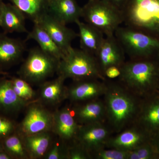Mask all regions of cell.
Listing matches in <instances>:
<instances>
[{"label":"cell","instance_id":"obj_34","mask_svg":"<svg viewBox=\"0 0 159 159\" xmlns=\"http://www.w3.org/2000/svg\"><path fill=\"white\" fill-rule=\"evenodd\" d=\"M107 2L119 9L122 10L126 0H105Z\"/></svg>","mask_w":159,"mask_h":159},{"label":"cell","instance_id":"obj_13","mask_svg":"<svg viewBox=\"0 0 159 159\" xmlns=\"http://www.w3.org/2000/svg\"><path fill=\"white\" fill-rule=\"evenodd\" d=\"M125 55L114 34L105 36L95 56L103 76L104 71L109 67L122 66L126 61Z\"/></svg>","mask_w":159,"mask_h":159},{"label":"cell","instance_id":"obj_2","mask_svg":"<svg viewBox=\"0 0 159 159\" xmlns=\"http://www.w3.org/2000/svg\"><path fill=\"white\" fill-rule=\"evenodd\" d=\"M119 82L138 96L153 86L159 80V56L130 59L121 67Z\"/></svg>","mask_w":159,"mask_h":159},{"label":"cell","instance_id":"obj_32","mask_svg":"<svg viewBox=\"0 0 159 159\" xmlns=\"http://www.w3.org/2000/svg\"><path fill=\"white\" fill-rule=\"evenodd\" d=\"M150 146L144 144L131 151L129 152L128 159H148L152 157Z\"/></svg>","mask_w":159,"mask_h":159},{"label":"cell","instance_id":"obj_22","mask_svg":"<svg viewBox=\"0 0 159 159\" xmlns=\"http://www.w3.org/2000/svg\"><path fill=\"white\" fill-rule=\"evenodd\" d=\"M79 30L80 49L96 56L104 35L96 28L78 20L76 22Z\"/></svg>","mask_w":159,"mask_h":159},{"label":"cell","instance_id":"obj_25","mask_svg":"<svg viewBox=\"0 0 159 159\" xmlns=\"http://www.w3.org/2000/svg\"><path fill=\"white\" fill-rule=\"evenodd\" d=\"M134 124L140 127L142 126L152 129L159 128V101H154L147 107L141 108Z\"/></svg>","mask_w":159,"mask_h":159},{"label":"cell","instance_id":"obj_28","mask_svg":"<svg viewBox=\"0 0 159 159\" xmlns=\"http://www.w3.org/2000/svg\"><path fill=\"white\" fill-rule=\"evenodd\" d=\"M68 145L57 137L53 139L43 159H68Z\"/></svg>","mask_w":159,"mask_h":159},{"label":"cell","instance_id":"obj_36","mask_svg":"<svg viewBox=\"0 0 159 159\" xmlns=\"http://www.w3.org/2000/svg\"><path fill=\"white\" fill-rule=\"evenodd\" d=\"M3 150H4V148H3L2 143V141L0 140V152Z\"/></svg>","mask_w":159,"mask_h":159},{"label":"cell","instance_id":"obj_19","mask_svg":"<svg viewBox=\"0 0 159 159\" xmlns=\"http://www.w3.org/2000/svg\"><path fill=\"white\" fill-rule=\"evenodd\" d=\"M24 13L11 3L2 2L0 6V27L5 34L27 33Z\"/></svg>","mask_w":159,"mask_h":159},{"label":"cell","instance_id":"obj_37","mask_svg":"<svg viewBox=\"0 0 159 159\" xmlns=\"http://www.w3.org/2000/svg\"><path fill=\"white\" fill-rule=\"evenodd\" d=\"M6 74H7V73H6V72L0 70V76H2V75H6Z\"/></svg>","mask_w":159,"mask_h":159},{"label":"cell","instance_id":"obj_20","mask_svg":"<svg viewBox=\"0 0 159 159\" xmlns=\"http://www.w3.org/2000/svg\"><path fill=\"white\" fill-rule=\"evenodd\" d=\"M48 13L66 25L75 23L82 17V7L76 0H51Z\"/></svg>","mask_w":159,"mask_h":159},{"label":"cell","instance_id":"obj_18","mask_svg":"<svg viewBox=\"0 0 159 159\" xmlns=\"http://www.w3.org/2000/svg\"><path fill=\"white\" fill-rule=\"evenodd\" d=\"M72 110L76 121L80 125L106 121L105 104L99 98L77 103Z\"/></svg>","mask_w":159,"mask_h":159},{"label":"cell","instance_id":"obj_17","mask_svg":"<svg viewBox=\"0 0 159 159\" xmlns=\"http://www.w3.org/2000/svg\"><path fill=\"white\" fill-rule=\"evenodd\" d=\"M25 48L23 41L0 33V70L5 71L18 63L22 58Z\"/></svg>","mask_w":159,"mask_h":159},{"label":"cell","instance_id":"obj_4","mask_svg":"<svg viewBox=\"0 0 159 159\" xmlns=\"http://www.w3.org/2000/svg\"><path fill=\"white\" fill-rule=\"evenodd\" d=\"M57 74L66 79L70 78L74 81L92 79L106 80L95 55L73 47L59 61Z\"/></svg>","mask_w":159,"mask_h":159},{"label":"cell","instance_id":"obj_29","mask_svg":"<svg viewBox=\"0 0 159 159\" xmlns=\"http://www.w3.org/2000/svg\"><path fill=\"white\" fill-rule=\"evenodd\" d=\"M106 148L91 155V158L96 159H128L129 152L116 148Z\"/></svg>","mask_w":159,"mask_h":159},{"label":"cell","instance_id":"obj_1","mask_svg":"<svg viewBox=\"0 0 159 159\" xmlns=\"http://www.w3.org/2000/svg\"><path fill=\"white\" fill-rule=\"evenodd\" d=\"M104 97L106 120L112 132L122 131L134 124L140 108L136 96L120 83L105 80Z\"/></svg>","mask_w":159,"mask_h":159},{"label":"cell","instance_id":"obj_38","mask_svg":"<svg viewBox=\"0 0 159 159\" xmlns=\"http://www.w3.org/2000/svg\"><path fill=\"white\" fill-rule=\"evenodd\" d=\"M4 0H0V6H1V4H2V2H3Z\"/></svg>","mask_w":159,"mask_h":159},{"label":"cell","instance_id":"obj_33","mask_svg":"<svg viewBox=\"0 0 159 159\" xmlns=\"http://www.w3.org/2000/svg\"><path fill=\"white\" fill-rule=\"evenodd\" d=\"M121 67L111 66L106 69L103 73L106 79L111 80L119 78L121 74Z\"/></svg>","mask_w":159,"mask_h":159},{"label":"cell","instance_id":"obj_31","mask_svg":"<svg viewBox=\"0 0 159 159\" xmlns=\"http://www.w3.org/2000/svg\"><path fill=\"white\" fill-rule=\"evenodd\" d=\"M90 154L77 143L69 145L68 159H90Z\"/></svg>","mask_w":159,"mask_h":159},{"label":"cell","instance_id":"obj_10","mask_svg":"<svg viewBox=\"0 0 159 159\" xmlns=\"http://www.w3.org/2000/svg\"><path fill=\"white\" fill-rule=\"evenodd\" d=\"M62 50L65 55L72 48V43L78 36L74 30L69 29L49 13L44 15L37 22Z\"/></svg>","mask_w":159,"mask_h":159},{"label":"cell","instance_id":"obj_9","mask_svg":"<svg viewBox=\"0 0 159 159\" xmlns=\"http://www.w3.org/2000/svg\"><path fill=\"white\" fill-rule=\"evenodd\" d=\"M112 132L105 122L80 125L74 142L84 148L91 157L94 152L106 148L107 142Z\"/></svg>","mask_w":159,"mask_h":159},{"label":"cell","instance_id":"obj_27","mask_svg":"<svg viewBox=\"0 0 159 159\" xmlns=\"http://www.w3.org/2000/svg\"><path fill=\"white\" fill-rule=\"evenodd\" d=\"M10 80L15 92L20 98L29 103L36 100L37 93L30 84L19 77H12Z\"/></svg>","mask_w":159,"mask_h":159},{"label":"cell","instance_id":"obj_23","mask_svg":"<svg viewBox=\"0 0 159 159\" xmlns=\"http://www.w3.org/2000/svg\"><path fill=\"white\" fill-rule=\"evenodd\" d=\"M34 24L32 30L28 33L26 40L35 41L43 51L60 61L64 57V52L42 27L38 23Z\"/></svg>","mask_w":159,"mask_h":159},{"label":"cell","instance_id":"obj_21","mask_svg":"<svg viewBox=\"0 0 159 159\" xmlns=\"http://www.w3.org/2000/svg\"><path fill=\"white\" fill-rule=\"evenodd\" d=\"M52 131L22 137L29 159H43L53 140Z\"/></svg>","mask_w":159,"mask_h":159},{"label":"cell","instance_id":"obj_3","mask_svg":"<svg viewBox=\"0 0 159 159\" xmlns=\"http://www.w3.org/2000/svg\"><path fill=\"white\" fill-rule=\"evenodd\" d=\"M121 11L125 26L159 39V0H126Z\"/></svg>","mask_w":159,"mask_h":159},{"label":"cell","instance_id":"obj_7","mask_svg":"<svg viewBox=\"0 0 159 159\" xmlns=\"http://www.w3.org/2000/svg\"><path fill=\"white\" fill-rule=\"evenodd\" d=\"M59 61L39 47L31 49L18 71V77L31 84H39L57 73Z\"/></svg>","mask_w":159,"mask_h":159},{"label":"cell","instance_id":"obj_11","mask_svg":"<svg viewBox=\"0 0 159 159\" xmlns=\"http://www.w3.org/2000/svg\"><path fill=\"white\" fill-rule=\"evenodd\" d=\"M105 80L92 79L74 81L67 88V99L76 104L98 99L103 96L106 90Z\"/></svg>","mask_w":159,"mask_h":159},{"label":"cell","instance_id":"obj_5","mask_svg":"<svg viewBox=\"0 0 159 159\" xmlns=\"http://www.w3.org/2000/svg\"><path fill=\"white\" fill-rule=\"evenodd\" d=\"M114 35L130 59L159 56V39L157 38L126 26L119 27Z\"/></svg>","mask_w":159,"mask_h":159},{"label":"cell","instance_id":"obj_12","mask_svg":"<svg viewBox=\"0 0 159 159\" xmlns=\"http://www.w3.org/2000/svg\"><path fill=\"white\" fill-rule=\"evenodd\" d=\"M80 125L74 116L72 108L65 107L54 112L52 132L67 145L75 142Z\"/></svg>","mask_w":159,"mask_h":159},{"label":"cell","instance_id":"obj_16","mask_svg":"<svg viewBox=\"0 0 159 159\" xmlns=\"http://www.w3.org/2000/svg\"><path fill=\"white\" fill-rule=\"evenodd\" d=\"M29 103L16 93L10 78L0 77V115L8 117L17 115Z\"/></svg>","mask_w":159,"mask_h":159},{"label":"cell","instance_id":"obj_26","mask_svg":"<svg viewBox=\"0 0 159 159\" xmlns=\"http://www.w3.org/2000/svg\"><path fill=\"white\" fill-rule=\"evenodd\" d=\"M3 148L11 159H29L22 138L16 132L2 141Z\"/></svg>","mask_w":159,"mask_h":159},{"label":"cell","instance_id":"obj_8","mask_svg":"<svg viewBox=\"0 0 159 159\" xmlns=\"http://www.w3.org/2000/svg\"><path fill=\"white\" fill-rule=\"evenodd\" d=\"M25 109V117L16 129L21 136L52 131L54 112L36 101L29 103Z\"/></svg>","mask_w":159,"mask_h":159},{"label":"cell","instance_id":"obj_35","mask_svg":"<svg viewBox=\"0 0 159 159\" xmlns=\"http://www.w3.org/2000/svg\"><path fill=\"white\" fill-rule=\"evenodd\" d=\"M11 157L5 151L0 152V159H11Z\"/></svg>","mask_w":159,"mask_h":159},{"label":"cell","instance_id":"obj_24","mask_svg":"<svg viewBox=\"0 0 159 159\" xmlns=\"http://www.w3.org/2000/svg\"><path fill=\"white\" fill-rule=\"evenodd\" d=\"M16 6L26 18L34 23L37 22L42 16L48 13L51 0H7Z\"/></svg>","mask_w":159,"mask_h":159},{"label":"cell","instance_id":"obj_6","mask_svg":"<svg viewBox=\"0 0 159 159\" xmlns=\"http://www.w3.org/2000/svg\"><path fill=\"white\" fill-rule=\"evenodd\" d=\"M82 18L105 36L113 35L123 23L121 10L105 0H89L82 7Z\"/></svg>","mask_w":159,"mask_h":159},{"label":"cell","instance_id":"obj_30","mask_svg":"<svg viewBox=\"0 0 159 159\" xmlns=\"http://www.w3.org/2000/svg\"><path fill=\"white\" fill-rule=\"evenodd\" d=\"M17 125L9 117L0 115V140L4 139L16 131Z\"/></svg>","mask_w":159,"mask_h":159},{"label":"cell","instance_id":"obj_15","mask_svg":"<svg viewBox=\"0 0 159 159\" xmlns=\"http://www.w3.org/2000/svg\"><path fill=\"white\" fill-rule=\"evenodd\" d=\"M142 129L133 124L107 140L106 148H116L125 152L134 150L145 143Z\"/></svg>","mask_w":159,"mask_h":159},{"label":"cell","instance_id":"obj_14","mask_svg":"<svg viewBox=\"0 0 159 159\" xmlns=\"http://www.w3.org/2000/svg\"><path fill=\"white\" fill-rule=\"evenodd\" d=\"M66 80L58 75L53 80L43 83L40 85L35 101L47 107L59 105L67 98V88L64 84Z\"/></svg>","mask_w":159,"mask_h":159}]
</instances>
